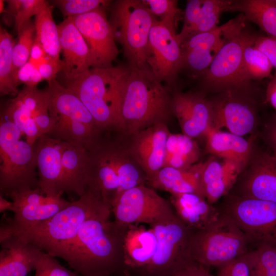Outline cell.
<instances>
[{"label": "cell", "instance_id": "1", "mask_svg": "<svg viewBox=\"0 0 276 276\" xmlns=\"http://www.w3.org/2000/svg\"><path fill=\"white\" fill-rule=\"evenodd\" d=\"M111 210L86 220L74 240L56 257L80 276H112L124 269V236L127 225L110 219Z\"/></svg>", "mask_w": 276, "mask_h": 276}, {"label": "cell", "instance_id": "2", "mask_svg": "<svg viewBox=\"0 0 276 276\" xmlns=\"http://www.w3.org/2000/svg\"><path fill=\"white\" fill-rule=\"evenodd\" d=\"M86 150L87 189L100 194L110 205L123 192L147 185L146 175L130 154L122 131H100Z\"/></svg>", "mask_w": 276, "mask_h": 276}, {"label": "cell", "instance_id": "3", "mask_svg": "<svg viewBox=\"0 0 276 276\" xmlns=\"http://www.w3.org/2000/svg\"><path fill=\"white\" fill-rule=\"evenodd\" d=\"M129 66L90 68L76 79L64 80L65 87L80 99L101 130L123 132L121 107Z\"/></svg>", "mask_w": 276, "mask_h": 276}, {"label": "cell", "instance_id": "4", "mask_svg": "<svg viewBox=\"0 0 276 276\" xmlns=\"http://www.w3.org/2000/svg\"><path fill=\"white\" fill-rule=\"evenodd\" d=\"M171 97L149 67L130 68L121 107L123 132L129 135L157 124H167L172 115Z\"/></svg>", "mask_w": 276, "mask_h": 276}, {"label": "cell", "instance_id": "5", "mask_svg": "<svg viewBox=\"0 0 276 276\" xmlns=\"http://www.w3.org/2000/svg\"><path fill=\"white\" fill-rule=\"evenodd\" d=\"M109 210H111L110 205L100 194L87 189L78 200L49 219L13 236L56 257L74 240L86 220Z\"/></svg>", "mask_w": 276, "mask_h": 276}, {"label": "cell", "instance_id": "6", "mask_svg": "<svg viewBox=\"0 0 276 276\" xmlns=\"http://www.w3.org/2000/svg\"><path fill=\"white\" fill-rule=\"evenodd\" d=\"M17 127L2 112L0 118V194L38 188L33 146L21 140Z\"/></svg>", "mask_w": 276, "mask_h": 276}, {"label": "cell", "instance_id": "7", "mask_svg": "<svg viewBox=\"0 0 276 276\" xmlns=\"http://www.w3.org/2000/svg\"><path fill=\"white\" fill-rule=\"evenodd\" d=\"M156 20L143 1L118 0L112 5L109 21L115 40L122 45L130 68L149 67V36Z\"/></svg>", "mask_w": 276, "mask_h": 276}, {"label": "cell", "instance_id": "8", "mask_svg": "<svg viewBox=\"0 0 276 276\" xmlns=\"http://www.w3.org/2000/svg\"><path fill=\"white\" fill-rule=\"evenodd\" d=\"M189 249L192 260L209 268H218L250 250L243 233L220 212L205 227L192 231Z\"/></svg>", "mask_w": 276, "mask_h": 276}, {"label": "cell", "instance_id": "9", "mask_svg": "<svg viewBox=\"0 0 276 276\" xmlns=\"http://www.w3.org/2000/svg\"><path fill=\"white\" fill-rule=\"evenodd\" d=\"M219 212L245 236L249 247H276V203L228 193Z\"/></svg>", "mask_w": 276, "mask_h": 276}, {"label": "cell", "instance_id": "10", "mask_svg": "<svg viewBox=\"0 0 276 276\" xmlns=\"http://www.w3.org/2000/svg\"><path fill=\"white\" fill-rule=\"evenodd\" d=\"M256 35L244 28L224 44L200 77L204 89L218 93L226 90L250 93L251 81L244 70L243 54Z\"/></svg>", "mask_w": 276, "mask_h": 276}, {"label": "cell", "instance_id": "11", "mask_svg": "<svg viewBox=\"0 0 276 276\" xmlns=\"http://www.w3.org/2000/svg\"><path fill=\"white\" fill-rule=\"evenodd\" d=\"M157 239L156 251L149 263L135 276H172L191 259L189 241L192 231L176 216L150 225Z\"/></svg>", "mask_w": 276, "mask_h": 276}, {"label": "cell", "instance_id": "12", "mask_svg": "<svg viewBox=\"0 0 276 276\" xmlns=\"http://www.w3.org/2000/svg\"><path fill=\"white\" fill-rule=\"evenodd\" d=\"M110 206L113 221L119 225L139 223L150 225L176 216L170 200L146 184L123 192Z\"/></svg>", "mask_w": 276, "mask_h": 276}, {"label": "cell", "instance_id": "13", "mask_svg": "<svg viewBox=\"0 0 276 276\" xmlns=\"http://www.w3.org/2000/svg\"><path fill=\"white\" fill-rule=\"evenodd\" d=\"M147 64L156 78L170 87L182 70L181 45L176 30L156 20L149 34Z\"/></svg>", "mask_w": 276, "mask_h": 276}, {"label": "cell", "instance_id": "14", "mask_svg": "<svg viewBox=\"0 0 276 276\" xmlns=\"http://www.w3.org/2000/svg\"><path fill=\"white\" fill-rule=\"evenodd\" d=\"M250 93L226 90L211 99L212 115L211 127L220 130L225 127L229 132L243 136L255 128L257 117Z\"/></svg>", "mask_w": 276, "mask_h": 276}, {"label": "cell", "instance_id": "15", "mask_svg": "<svg viewBox=\"0 0 276 276\" xmlns=\"http://www.w3.org/2000/svg\"><path fill=\"white\" fill-rule=\"evenodd\" d=\"M71 18L88 46L90 67L112 66L119 50L105 8Z\"/></svg>", "mask_w": 276, "mask_h": 276}, {"label": "cell", "instance_id": "16", "mask_svg": "<svg viewBox=\"0 0 276 276\" xmlns=\"http://www.w3.org/2000/svg\"><path fill=\"white\" fill-rule=\"evenodd\" d=\"M248 164L232 194L276 203V153H254Z\"/></svg>", "mask_w": 276, "mask_h": 276}, {"label": "cell", "instance_id": "17", "mask_svg": "<svg viewBox=\"0 0 276 276\" xmlns=\"http://www.w3.org/2000/svg\"><path fill=\"white\" fill-rule=\"evenodd\" d=\"M170 132L166 123L157 124L126 135L129 150L147 180L163 167Z\"/></svg>", "mask_w": 276, "mask_h": 276}, {"label": "cell", "instance_id": "18", "mask_svg": "<svg viewBox=\"0 0 276 276\" xmlns=\"http://www.w3.org/2000/svg\"><path fill=\"white\" fill-rule=\"evenodd\" d=\"M171 112L176 118L182 134L192 139L204 135L211 125V101L202 93L174 91Z\"/></svg>", "mask_w": 276, "mask_h": 276}, {"label": "cell", "instance_id": "19", "mask_svg": "<svg viewBox=\"0 0 276 276\" xmlns=\"http://www.w3.org/2000/svg\"><path fill=\"white\" fill-rule=\"evenodd\" d=\"M61 140L41 135L33 145L41 193L58 197L65 193L61 164Z\"/></svg>", "mask_w": 276, "mask_h": 276}, {"label": "cell", "instance_id": "20", "mask_svg": "<svg viewBox=\"0 0 276 276\" xmlns=\"http://www.w3.org/2000/svg\"><path fill=\"white\" fill-rule=\"evenodd\" d=\"M225 43L224 32L218 27L188 38L180 43L182 70L194 77H201Z\"/></svg>", "mask_w": 276, "mask_h": 276}, {"label": "cell", "instance_id": "21", "mask_svg": "<svg viewBox=\"0 0 276 276\" xmlns=\"http://www.w3.org/2000/svg\"><path fill=\"white\" fill-rule=\"evenodd\" d=\"M192 168L199 175L206 199L212 204L229 193L242 172L234 164L213 155Z\"/></svg>", "mask_w": 276, "mask_h": 276}, {"label": "cell", "instance_id": "22", "mask_svg": "<svg viewBox=\"0 0 276 276\" xmlns=\"http://www.w3.org/2000/svg\"><path fill=\"white\" fill-rule=\"evenodd\" d=\"M58 28L63 55V78L64 80H73L90 68L89 48L71 17L66 18Z\"/></svg>", "mask_w": 276, "mask_h": 276}, {"label": "cell", "instance_id": "23", "mask_svg": "<svg viewBox=\"0 0 276 276\" xmlns=\"http://www.w3.org/2000/svg\"><path fill=\"white\" fill-rule=\"evenodd\" d=\"M156 247V237L151 227L137 224L127 225L124 236V276L134 275L144 268Z\"/></svg>", "mask_w": 276, "mask_h": 276}, {"label": "cell", "instance_id": "24", "mask_svg": "<svg viewBox=\"0 0 276 276\" xmlns=\"http://www.w3.org/2000/svg\"><path fill=\"white\" fill-rule=\"evenodd\" d=\"M0 276H27L44 252L17 236L0 242Z\"/></svg>", "mask_w": 276, "mask_h": 276}, {"label": "cell", "instance_id": "25", "mask_svg": "<svg viewBox=\"0 0 276 276\" xmlns=\"http://www.w3.org/2000/svg\"><path fill=\"white\" fill-rule=\"evenodd\" d=\"M232 0H189L183 15L180 43L196 34L217 26L221 14L227 11Z\"/></svg>", "mask_w": 276, "mask_h": 276}, {"label": "cell", "instance_id": "26", "mask_svg": "<svg viewBox=\"0 0 276 276\" xmlns=\"http://www.w3.org/2000/svg\"><path fill=\"white\" fill-rule=\"evenodd\" d=\"M207 151L213 156L230 162L242 171L253 155L252 146L243 136L210 126L204 133Z\"/></svg>", "mask_w": 276, "mask_h": 276}, {"label": "cell", "instance_id": "27", "mask_svg": "<svg viewBox=\"0 0 276 276\" xmlns=\"http://www.w3.org/2000/svg\"><path fill=\"white\" fill-rule=\"evenodd\" d=\"M169 200L176 216L192 231L205 227L220 214L218 208L195 193L172 194Z\"/></svg>", "mask_w": 276, "mask_h": 276}, {"label": "cell", "instance_id": "28", "mask_svg": "<svg viewBox=\"0 0 276 276\" xmlns=\"http://www.w3.org/2000/svg\"><path fill=\"white\" fill-rule=\"evenodd\" d=\"M47 90L50 97L51 117L69 118L83 123L94 130H101L89 111L72 90L55 79L48 82Z\"/></svg>", "mask_w": 276, "mask_h": 276}, {"label": "cell", "instance_id": "29", "mask_svg": "<svg viewBox=\"0 0 276 276\" xmlns=\"http://www.w3.org/2000/svg\"><path fill=\"white\" fill-rule=\"evenodd\" d=\"M60 145L65 193L80 197L87 190V150L63 141Z\"/></svg>", "mask_w": 276, "mask_h": 276}, {"label": "cell", "instance_id": "30", "mask_svg": "<svg viewBox=\"0 0 276 276\" xmlns=\"http://www.w3.org/2000/svg\"><path fill=\"white\" fill-rule=\"evenodd\" d=\"M147 185L170 195L195 193L205 197L199 175L192 166L188 170L164 167L147 180Z\"/></svg>", "mask_w": 276, "mask_h": 276}, {"label": "cell", "instance_id": "31", "mask_svg": "<svg viewBox=\"0 0 276 276\" xmlns=\"http://www.w3.org/2000/svg\"><path fill=\"white\" fill-rule=\"evenodd\" d=\"M228 11L240 12L267 36L276 38V4L273 0L232 1Z\"/></svg>", "mask_w": 276, "mask_h": 276}, {"label": "cell", "instance_id": "32", "mask_svg": "<svg viewBox=\"0 0 276 276\" xmlns=\"http://www.w3.org/2000/svg\"><path fill=\"white\" fill-rule=\"evenodd\" d=\"M200 150L193 139L183 134H169L166 147L164 167L188 170L196 164Z\"/></svg>", "mask_w": 276, "mask_h": 276}, {"label": "cell", "instance_id": "33", "mask_svg": "<svg viewBox=\"0 0 276 276\" xmlns=\"http://www.w3.org/2000/svg\"><path fill=\"white\" fill-rule=\"evenodd\" d=\"M31 112L41 135L48 134L52 130L54 121L50 112V97L47 90L37 86H26L16 96Z\"/></svg>", "mask_w": 276, "mask_h": 276}, {"label": "cell", "instance_id": "34", "mask_svg": "<svg viewBox=\"0 0 276 276\" xmlns=\"http://www.w3.org/2000/svg\"><path fill=\"white\" fill-rule=\"evenodd\" d=\"M35 39L42 46L47 55L60 60L61 48L58 26L54 21L52 7L47 1L35 16Z\"/></svg>", "mask_w": 276, "mask_h": 276}, {"label": "cell", "instance_id": "35", "mask_svg": "<svg viewBox=\"0 0 276 276\" xmlns=\"http://www.w3.org/2000/svg\"><path fill=\"white\" fill-rule=\"evenodd\" d=\"M15 41L4 28H0V93L16 96L17 89L13 68V49Z\"/></svg>", "mask_w": 276, "mask_h": 276}, {"label": "cell", "instance_id": "36", "mask_svg": "<svg viewBox=\"0 0 276 276\" xmlns=\"http://www.w3.org/2000/svg\"><path fill=\"white\" fill-rule=\"evenodd\" d=\"M2 112L25 135L26 141L32 146L41 136L32 116L22 102L17 97L10 99Z\"/></svg>", "mask_w": 276, "mask_h": 276}, {"label": "cell", "instance_id": "37", "mask_svg": "<svg viewBox=\"0 0 276 276\" xmlns=\"http://www.w3.org/2000/svg\"><path fill=\"white\" fill-rule=\"evenodd\" d=\"M256 36L246 45L243 54L244 70L250 81L269 77L273 68L266 56L254 46Z\"/></svg>", "mask_w": 276, "mask_h": 276}, {"label": "cell", "instance_id": "38", "mask_svg": "<svg viewBox=\"0 0 276 276\" xmlns=\"http://www.w3.org/2000/svg\"><path fill=\"white\" fill-rule=\"evenodd\" d=\"M17 34L18 39L14 45L12 55L15 80L18 70L30 59L31 49L36 36L34 22L31 19L26 21L21 27Z\"/></svg>", "mask_w": 276, "mask_h": 276}, {"label": "cell", "instance_id": "39", "mask_svg": "<svg viewBox=\"0 0 276 276\" xmlns=\"http://www.w3.org/2000/svg\"><path fill=\"white\" fill-rule=\"evenodd\" d=\"M253 276H276V247L262 246L247 252Z\"/></svg>", "mask_w": 276, "mask_h": 276}, {"label": "cell", "instance_id": "40", "mask_svg": "<svg viewBox=\"0 0 276 276\" xmlns=\"http://www.w3.org/2000/svg\"><path fill=\"white\" fill-rule=\"evenodd\" d=\"M8 11L14 18V28L18 32L22 25L36 15L45 1L44 0H9Z\"/></svg>", "mask_w": 276, "mask_h": 276}, {"label": "cell", "instance_id": "41", "mask_svg": "<svg viewBox=\"0 0 276 276\" xmlns=\"http://www.w3.org/2000/svg\"><path fill=\"white\" fill-rule=\"evenodd\" d=\"M110 1L104 0H56L52 3L67 17L85 14L100 8H105Z\"/></svg>", "mask_w": 276, "mask_h": 276}, {"label": "cell", "instance_id": "42", "mask_svg": "<svg viewBox=\"0 0 276 276\" xmlns=\"http://www.w3.org/2000/svg\"><path fill=\"white\" fill-rule=\"evenodd\" d=\"M144 3L158 21L176 30L177 16L180 12L177 1L175 0H145Z\"/></svg>", "mask_w": 276, "mask_h": 276}, {"label": "cell", "instance_id": "43", "mask_svg": "<svg viewBox=\"0 0 276 276\" xmlns=\"http://www.w3.org/2000/svg\"><path fill=\"white\" fill-rule=\"evenodd\" d=\"M34 276H80L62 265L54 257L44 252L35 269Z\"/></svg>", "mask_w": 276, "mask_h": 276}, {"label": "cell", "instance_id": "44", "mask_svg": "<svg viewBox=\"0 0 276 276\" xmlns=\"http://www.w3.org/2000/svg\"><path fill=\"white\" fill-rule=\"evenodd\" d=\"M217 268V276H253L247 253Z\"/></svg>", "mask_w": 276, "mask_h": 276}, {"label": "cell", "instance_id": "45", "mask_svg": "<svg viewBox=\"0 0 276 276\" xmlns=\"http://www.w3.org/2000/svg\"><path fill=\"white\" fill-rule=\"evenodd\" d=\"M254 46L267 58L276 75V38L267 35H256Z\"/></svg>", "mask_w": 276, "mask_h": 276}, {"label": "cell", "instance_id": "46", "mask_svg": "<svg viewBox=\"0 0 276 276\" xmlns=\"http://www.w3.org/2000/svg\"><path fill=\"white\" fill-rule=\"evenodd\" d=\"M36 65L43 79L48 82L55 79L57 74L62 70V60H57L48 55Z\"/></svg>", "mask_w": 276, "mask_h": 276}, {"label": "cell", "instance_id": "47", "mask_svg": "<svg viewBox=\"0 0 276 276\" xmlns=\"http://www.w3.org/2000/svg\"><path fill=\"white\" fill-rule=\"evenodd\" d=\"M209 269L190 259L178 268L172 276H215Z\"/></svg>", "mask_w": 276, "mask_h": 276}, {"label": "cell", "instance_id": "48", "mask_svg": "<svg viewBox=\"0 0 276 276\" xmlns=\"http://www.w3.org/2000/svg\"><path fill=\"white\" fill-rule=\"evenodd\" d=\"M35 65L29 60L18 70L16 76V81L18 86L22 83L25 85L29 84L32 72Z\"/></svg>", "mask_w": 276, "mask_h": 276}, {"label": "cell", "instance_id": "49", "mask_svg": "<svg viewBox=\"0 0 276 276\" xmlns=\"http://www.w3.org/2000/svg\"><path fill=\"white\" fill-rule=\"evenodd\" d=\"M47 56L42 46L35 39L31 49L29 60L36 65Z\"/></svg>", "mask_w": 276, "mask_h": 276}, {"label": "cell", "instance_id": "50", "mask_svg": "<svg viewBox=\"0 0 276 276\" xmlns=\"http://www.w3.org/2000/svg\"><path fill=\"white\" fill-rule=\"evenodd\" d=\"M266 101L276 111V75L269 81L266 90Z\"/></svg>", "mask_w": 276, "mask_h": 276}, {"label": "cell", "instance_id": "51", "mask_svg": "<svg viewBox=\"0 0 276 276\" xmlns=\"http://www.w3.org/2000/svg\"><path fill=\"white\" fill-rule=\"evenodd\" d=\"M266 137L273 152L276 153V119L268 125Z\"/></svg>", "mask_w": 276, "mask_h": 276}, {"label": "cell", "instance_id": "52", "mask_svg": "<svg viewBox=\"0 0 276 276\" xmlns=\"http://www.w3.org/2000/svg\"><path fill=\"white\" fill-rule=\"evenodd\" d=\"M42 80H43V79L39 72L37 66L35 65L32 72L29 83L28 85L26 86L35 87Z\"/></svg>", "mask_w": 276, "mask_h": 276}, {"label": "cell", "instance_id": "53", "mask_svg": "<svg viewBox=\"0 0 276 276\" xmlns=\"http://www.w3.org/2000/svg\"><path fill=\"white\" fill-rule=\"evenodd\" d=\"M6 211L14 212V206L12 201L7 200L4 196L0 194V212L4 213Z\"/></svg>", "mask_w": 276, "mask_h": 276}, {"label": "cell", "instance_id": "54", "mask_svg": "<svg viewBox=\"0 0 276 276\" xmlns=\"http://www.w3.org/2000/svg\"><path fill=\"white\" fill-rule=\"evenodd\" d=\"M4 1L3 0H0V13H3L6 12V10L4 8Z\"/></svg>", "mask_w": 276, "mask_h": 276}, {"label": "cell", "instance_id": "55", "mask_svg": "<svg viewBox=\"0 0 276 276\" xmlns=\"http://www.w3.org/2000/svg\"><path fill=\"white\" fill-rule=\"evenodd\" d=\"M273 1H274V3H275V4H276V0H273Z\"/></svg>", "mask_w": 276, "mask_h": 276}, {"label": "cell", "instance_id": "56", "mask_svg": "<svg viewBox=\"0 0 276 276\" xmlns=\"http://www.w3.org/2000/svg\"><path fill=\"white\" fill-rule=\"evenodd\" d=\"M126 276H135V275H126Z\"/></svg>", "mask_w": 276, "mask_h": 276}]
</instances>
